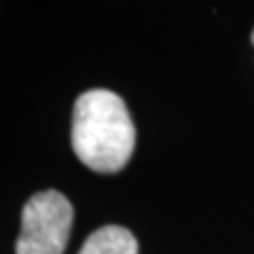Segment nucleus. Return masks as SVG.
Wrapping results in <instances>:
<instances>
[{
    "mask_svg": "<svg viewBox=\"0 0 254 254\" xmlns=\"http://www.w3.org/2000/svg\"><path fill=\"white\" fill-rule=\"evenodd\" d=\"M133 144L136 129L117 93L91 89L74 102L72 148L87 168L100 174L119 172L129 161Z\"/></svg>",
    "mask_w": 254,
    "mask_h": 254,
    "instance_id": "1",
    "label": "nucleus"
},
{
    "mask_svg": "<svg viewBox=\"0 0 254 254\" xmlns=\"http://www.w3.org/2000/svg\"><path fill=\"white\" fill-rule=\"evenodd\" d=\"M74 210L60 190L32 195L21 212L17 254H64L72 231Z\"/></svg>",
    "mask_w": 254,
    "mask_h": 254,
    "instance_id": "2",
    "label": "nucleus"
},
{
    "mask_svg": "<svg viewBox=\"0 0 254 254\" xmlns=\"http://www.w3.org/2000/svg\"><path fill=\"white\" fill-rule=\"evenodd\" d=\"M78 254H138V242L123 227H102L85 240Z\"/></svg>",
    "mask_w": 254,
    "mask_h": 254,
    "instance_id": "3",
    "label": "nucleus"
},
{
    "mask_svg": "<svg viewBox=\"0 0 254 254\" xmlns=\"http://www.w3.org/2000/svg\"><path fill=\"white\" fill-rule=\"evenodd\" d=\"M252 45H254V32H252Z\"/></svg>",
    "mask_w": 254,
    "mask_h": 254,
    "instance_id": "4",
    "label": "nucleus"
}]
</instances>
